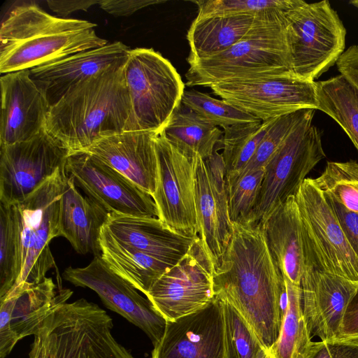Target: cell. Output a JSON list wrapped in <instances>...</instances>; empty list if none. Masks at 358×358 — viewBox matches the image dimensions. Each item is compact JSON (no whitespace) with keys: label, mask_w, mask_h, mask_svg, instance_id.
<instances>
[{"label":"cell","mask_w":358,"mask_h":358,"mask_svg":"<svg viewBox=\"0 0 358 358\" xmlns=\"http://www.w3.org/2000/svg\"><path fill=\"white\" fill-rule=\"evenodd\" d=\"M232 224L231 240L213 272L215 296L231 304L262 346L270 350L278 338L285 311V278L260 226Z\"/></svg>","instance_id":"1"},{"label":"cell","mask_w":358,"mask_h":358,"mask_svg":"<svg viewBox=\"0 0 358 358\" xmlns=\"http://www.w3.org/2000/svg\"><path fill=\"white\" fill-rule=\"evenodd\" d=\"M127 58L85 80L50 108L45 129L69 152H84L103 138L133 131L124 78Z\"/></svg>","instance_id":"2"},{"label":"cell","mask_w":358,"mask_h":358,"mask_svg":"<svg viewBox=\"0 0 358 358\" xmlns=\"http://www.w3.org/2000/svg\"><path fill=\"white\" fill-rule=\"evenodd\" d=\"M87 20L59 17L37 4L15 6L0 28V72L8 73L55 61L108 43Z\"/></svg>","instance_id":"3"},{"label":"cell","mask_w":358,"mask_h":358,"mask_svg":"<svg viewBox=\"0 0 358 358\" xmlns=\"http://www.w3.org/2000/svg\"><path fill=\"white\" fill-rule=\"evenodd\" d=\"M287 11L257 16L247 34L231 47L189 62L187 86L210 87L223 82L294 75L286 35Z\"/></svg>","instance_id":"4"},{"label":"cell","mask_w":358,"mask_h":358,"mask_svg":"<svg viewBox=\"0 0 358 358\" xmlns=\"http://www.w3.org/2000/svg\"><path fill=\"white\" fill-rule=\"evenodd\" d=\"M66 180L64 167L24 201L13 205L18 229L21 273L10 292L40 283L55 266L49 244L60 236V198Z\"/></svg>","instance_id":"5"},{"label":"cell","mask_w":358,"mask_h":358,"mask_svg":"<svg viewBox=\"0 0 358 358\" xmlns=\"http://www.w3.org/2000/svg\"><path fill=\"white\" fill-rule=\"evenodd\" d=\"M133 131L159 134L181 103L185 85L172 64L152 48L131 49L124 64Z\"/></svg>","instance_id":"6"},{"label":"cell","mask_w":358,"mask_h":358,"mask_svg":"<svg viewBox=\"0 0 358 358\" xmlns=\"http://www.w3.org/2000/svg\"><path fill=\"white\" fill-rule=\"evenodd\" d=\"M285 22L295 76L314 81L345 52L346 30L328 1H302L285 13Z\"/></svg>","instance_id":"7"},{"label":"cell","mask_w":358,"mask_h":358,"mask_svg":"<svg viewBox=\"0 0 358 358\" xmlns=\"http://www.w3.org/2000/svg\"><path fill=\"white\" fill-rule=\"evenodd\" d=\"M295 200L301 218L306 264L358 282V258L325 196L306 178Z\"/></svg>","instance_id":"8"},{"label":"cell","mask_w":358,"mask_h":358,"mask_svg":"<svg viewBox=\"0 0 358 358\" xmlns=\"http://www.w3.org/2000/svg\"><path fill=\"white\" fill-rule=\"evenodd\" d=\"M313 115L299 122L264 166V177L248 221L261 224L289 197L294 196L306 175L324 157L319 129Z\"/></svg>","instance_id":"9"},{"label":"cell","mask_w":358,"mask_h":358,"mask_svg":"<svg viewBox=\"0 0 358 358\" xmlns=\"http://www.w3.org/2000/svg\"><path fill=\"white\" fill-rule=\"evenodd\" d=\"M156 148L158 167L152 198L158 218L177 233L198 237L195 190L200 156L161 134Z\"/></svg>","instance_id":"10"},{"label":"cell","mask_w":358,"mask_h":358,"mask_svg":"<svg viewBox=\"0 0 358 358\" xmlns=\"http://www.w3.org/2000/svg\"><path fill=\"white\" fill-rule=\"evenodd\" d=\"M69 155L45 129L29 141L0 146V203L24 201L65 167Z\"/></svg>","instance_id":"11"},{"label":"cell","mask_w":358,"mask_h":358,"mask_svg":"<svg viewBox=\"0 0 358 358\" xmlns=\"http://www.w3.org/2000/svg\"><path fill=\"white\" fill-rule=\"evenodd\" d=\"M213 272L198 237L189 252L154 283L145 296L167 321L176 320L213 301Z\"/></svg>","instance_id":"12"},{"label":"cell","mask_w":358,"mask_h":358,"mask_svg":"<svg viewBox=\"0 0 358 358\" xmlns=\"http://www.w3.org/2000/svg\"><path fill=\"white\" fill-rule=\"evenodd\" d=\"M210 88L222 100L262 121L318 108L315 82L294 75L223 82Z\"/></svg>","instance_id":"13"},{"label":"cell","mask_w":358,"mask_h":358,"mask_svg":"<svg viewBox=\"0 0 358 358\" xmlns=\"http://www.w3.org/2000/svg\"><path fill=\"white\" fill-rule=\"evenodd\" d=\"M65 172L77 187L109 213L158 217L150 194L87 152L70 154Z\"/></svg>","instance_id":"14"},{"label":"cell","mask_w":358,"mask_h":358,"mask_svg":"<svg viewBox=\"0 0 358 358\" xmlns=\"http://www.w3.org/2000/svg\"><path fill=\"white\" fill-rule=\"evenodd\" d=\"M62 275L75 286L94 291L106 306L141 329L153 345L162 338L167 320L146 296L110 269L101 256L85 267H68Z\"/></svg>","instance_id":"15"},{"label":"cell","mask_w":358,"mask_h":358,"mask_svg":"<svg viewBox=\"0 0 358 358\" xmlns=\"http://www.w3.org/2000/svg\"><path fill=\"white\" fill-rule=\"evenodd\" d=\"M222 153L200 157L196 170L195 206L198 236L215 268L231 240L233 224L229 214Z\"/></svg>","instance_id":"16"},{"label":"cell","mask_w":358,"mask_h":358,"mask_svg":"<svg viewBox=\"0 0 358 358\" xmlns=\"http://www.w3.org/2000/svg\"><path fill=\"white\" fill-rule=\"evenodd\" d=\"M151 358H226L222 301L173 321L154 345Z\"/></svg>","instance_id":"17"},{"label":"cell","mask_w":358,"mask_h":358,"mask_svg":"<svg viewBox=\"0 0 358 358\" xmlns=\"http://www.w3.org/2000/svg\"><path fill=\"white\" fill-rule=\"evenodd\" d=\"M0 84V146L29 141L45 130L50 106L30 70L6 73Z\"/></svg>","instance_id":"18"},{"label":"cell","mask_w":358,"mask_h":358,"mask_svg":"<svg viewBox=\"0 0 358 358\" xmlns=\"http://www.w3.org/2000/svg\"><path fill=\"white\" fill-rule=\"evenodd\" d=\"M357 287L358 282L305 266L300 287L310 338L338 339L346 306Z\"/></svg>","instance_id":"19"},{"label":"cell","mask_w":358,"mask_h":358,"mask_svg":"<svg viewBox=\"0 0 358 358\" xmlns=\"http://www.w3.org/2000/svg\"><path fill=\"white\" fill-rule=\"evenodd\" d=\"M73 292L57 289L51 278L0 299V358H4L22 338L35 335L52 308L67 301Z\"/></svg>","instance_id":"20"},{"label":"cell","mask_w":358,"mask_h":358,"mask_svg":"<svg viewBox=\"0 0 358 358\" xmlns=\"http://www.w3.org/2000/svg\"><path fill=\"white\" fill-rule=\"evenodd\" d=\"M131 49L120 41L72 54L30 69L50 106L72 87L125 59Z\"/></svg>","instance_id":"21"},{"label":"cell","mask_w":358,"mask_h":358,"mask_svg":"<svg viewBox=\"0 0 358 358\" xmlns=\"http://www.w3.org/2000/svg\"><path fill=\"white\" fill-rule=\"evenodd\" d=\"M158 134L124 131L101 138L84 152L99 158L152 196L158 167Z\"/></svg>","instance_id":"22"},{"label":"cell","mask_w":358,"mask_h":358,"mask_svg":"<svg viewBox=\"0 0 358 358\" xmlns=\"http://www.w3.org/2000/svg\"><path fill=\"white\" fill-rule=\"evenodd\" d=\"M117 241L161 260L176 264L198 237L177 233L158 217L108 213L103 224Z\"/></svg>","instance_id":"23"},{"label":"cell","mask_w":358,"mask_h":358,"mask_svg":"<svg viewBox=\"0 0 358 358\" xmlns=\"http://www.w3.org/2000/svg\"><path fill=\"white\" fill-rule=\"evenodd\" d=\"M259 226L268 250L282 275L293 284L300 285L306 254L294 196L278 206Z\"/></svg>","instance_id":"24"},{"label":"cell","mask_w":358,"mask_h":358,"mask_svg":"<svg viewBox=\"0 0 358 358\" xmlns=\"http://www.w3.org/2000/svg\"><path fill=\"white\" fill-rule=\"evenodd\" d=\"M108 212L87 196H83L66 176L60 198L59 229L80 255H101L99 238Z\"/></svg>","instance_id":"25"},{"label":"cell","mask_w":358,"mask_h":358,"mask_svg":"<svg viewBox=\"0 0 358 358\" xmlns=\"http://www.w3.org/2000/svg\"><path fill=\"white\" fill-rule=\"evenodd\" d=\"M99 245L100 256L108 268L144 295L174 266L117 241L103 226Z\"/></svg>","instance_id":"26"},{"label":"cell","mask_w":358,"mask_h":358,"mask_svg":"<svg viewBox=\"0 0 358 358\" xmlns=\"http://www.w3.org/2000/svg\"><path fill=\"white\" fill-rule=\"evenodd\" d=\"M256 17H196L187 34L190 52L187 62L222 52L243 38Z\"/></svg>","instance_id":"27"},{"label":"cell","mask_w":358,"mask_h":358,"mask_svg":"<svg viewBox=\"0 0 358 358\" xmlns=\"http://www.w3.org/2000/svg\"><path fill=\"white\" fill-rule=\"evenodd\" d=\"M315 85L317 110L334 120L358 150V90L341 74Z\"/></svg>","instance_id":"28"},{"label":"cell","mask_w":358,"mask_h":358,"mask_svg":"<svg viewBox=\"0 0 358 358\" xmlns=\"http://www.w3.org/2000/svg\"><path fill=\"white\" fill-rule=\"evenodd\" d=\"M168 140L196 152L201 158L210 157L222 141L223 131L203 120L192 110L180 103L164 129L159 133Z\"/></svg>","instance_id":"29"},{"label":"cell","mask_w":358,"mask_h":358,"mask_svg":"<svg viewBox=\"0 0 358 358\" xmlns=\"http://www.w3.org/2000/svg\"><path fill=\"white\" fill-rule=\"evenodd\" d=\"M284 278L285 311L278 338L269 351L274 358H306L312 341L303 314L301 287Z\"/></svg>","instance_id":"30"},{"label":"cell","mask_w":358,"mask_h":358,"mask_svg":"<svg viewBox=\"0 0 358 358\" xmlns=\"http://www.w3.org/2000/svg\"><path fill=\"white\" fill-rule=\"evenodd\" d=\"M275 119L237 124L223 129L222 155L224 178L235 177L243 170Z\"/></svg>","instance_id":"31"},{"label":"cell","mask_w":358,"mask_h":358,"mask_svg":"<svg viewBox=\"0 0 358 358\" xmlns=\"http://www.w3.org/2000/svg\"><path fill=\"white\" fill-rule=\"evenodd\" d=\"M312 180L324 195L358 213L357 162H328L323 173Z\"/></svg>","instance_id":"32"},{"label":"cell","mask_w":358,"mask_h":358,"mask_svg":"<svg viewBox=\"0 0 358 358\" xmlns=\"http://www.w3.org/2000/svg\"><path fill=\"white\" fill-rule=\"evenodd\" d=\"M21 273L18 229L13 206L0 203V299Z\"/></svg>","instance_id":"33"},{"label":"cell","mask_w":358,"mask_h":358,"mask_svg":"<svg viewBox=\"0 0 358 358\" xmlns=\"http://www.w3.org/2000/svg\"><path fill=\"white\" fill-rule=\"evenodd\" d=\"M181 103L195 112L203 120L223 129L231 126L262 122L248 113L221 99L196 90L185 91Z\"/></svg>","instance_id":"34"},{"label":"cell","mask_w":358,"mask_h":358,"mask_svg":"<svg viewBox=\"0 0 358 358\" xmlns=\"http://www.w3.org/2000/svg\"><path fill=\"white\" fill-rule=\"evenodd\" d=\"M264 177V167L225 180L229 214L232 223L248 222Z\"/></svg>","instance_id":"35"},{"label":"cell","mask_w":358,"mask_h":358,"mask_svg":"<svg viewBox=\"0 0 358 358\" xmlns=\"http://www.w3.org/2000/svg\"><path fill=\"white\" fill-rule=\"evenodd\" d=\"M221 301L226 358H256L262 348L257 337L238 311L227 301Z\"/></svg>","instance_id":"36"},{"label":"cell","mask_w":358,"mask_h":358,"mask_svg":"<svg viewBox=\"0 0 358 358\" xmlns=\"http://www.w3.org/2000/svg\"><path fill=\"white\" fill-rule=\"evenodd\" d=\"M302 0H206L192 1L198 6L196 17L259 15L272 10L287 11Z\"/></svg>","instance_id":"37"},{"label":"cell","mask_w":358,"mask_h":358,"mask_svg":"<svg viewBox=\"0 0 358 358\" xmlns=\"http://www.w3.org/2000/svg\"><path fill=\"white\" fill-rule=\"evenodd\" d=\"M314 109H302L277 117L243 170L235 177L224 179H232L248 171L264 167L292 130L305 118L314 115Z\"/></svg>","instance_id":"38"},{"label":"cell","mask_w":358,"mask_h":358,"mask_svg":"<svg viewBox=\"0 0 358 358\" xmlns=\"http://www.w3.org/2000/svg\"><path fill=\"white\" fill-rule=\"evenodd\" d=\"M306 358H358V340L312 341Z\"/></svg>","instance_id":"39"},{"label":"cell","mask_w":358,"mask_h":358,"mask_svg":"<svg viewBox=\"0 0 358 358\" xmlns=\"http://www.w3.org/2000/svg\"><path fill=\"white\" fill-rule=\"evenodd\" d=\"M325 197L337 217L350 247L358 258V213L349 210L331 198L327 196Z\"/></svg>","instance_id":"40"},{"label":"cell","mask_w":358,"mask_h":358,"mask_svg":"<svg viewBox=\"0 0 358 358\" xmlns=\"http://www.w3.org/2000/svg\"><path fill=\"white\" fill-rule=\"evenodd\" d=\"M160 0H101L99 6L108 13L116 17H128L145 7L162 3Z\"/></svg>","instance_id":"41"},{"label":"cell","mask_w":358,"mask_h":358,"mask_svg":"<svg viewBox=\"0 0 358 358\" xmlns=\"http://www.w3.org/2000/svg\"><path fill=\"white\" fill-rule=\"evenodd\" d=\"M338 339L358 340V287L346 306Z\"/></svg>","instance_id":"42"},{"label":"cell","mask_w":358,"mask_h":358,"mask_svg":"<svg viewBox=\"0 0 358 358\" xmlns=\"http://www.w3.org/2000/svg\"><path fill=\"white\" fill-rule=\"evenodd\" d=\"M336 64L341 75L358 90V45L349 47Z\"/></svg>","instance_id":"43"},{"label":"cell","mask_w":358,"mask_h":358,"mask_svg":"<svg viewBox=\"0 0 358 358\" xmlns=\"http://www.w3.org/2000/svg\"><path fill=\"white\" fill-rule=\"evenodd\" d=\"M100 1L95 0H73V1H52L48 0L46 3L50 9L57 15L65 17L71 13L78 11H87L94 4H99Z\"/></svg>","instance_id":"44"},{"label":"cell","mask_w":358,"mask_h":358,"mask_svg":"<svg viewBox=\"0 0 358 358\" xmlns=\"http://www.w3.org/2000/svg\"><path fill=\"white\" fill-rule=\"evenodd\" d=\"M29 358H49V352L45 332L41 327L34 335V343L29 354Z\"/></svg>","instance_id":"45"},{"label":"cell","mask_w":358,"mask_h":358,"mask_svg":"<svg viewBox=\"0 0 358 358\" xmlns=\"http://www.w3.org/2000/svg\"><path fill=\"white\" fill-rule=\"evenodd\" d=\"M256 358H274L271 352L264 348H262L258 352Z\"/></svg>","instance_id":"46"},{"label":"cell","mask_w":358,"mask_h":358,"mask_svg":"<svg viewBox=\"0 0 358 358\" xmlns=\"http://www.w3.org/2000/svg\"><path fill=\"white\" fill-rule=\"evenodd\" d=\"M350 3L353 6L356 7L357 8H358V0L350 1Z\"/></svg>","instance_id":"47"}]
</instances>
